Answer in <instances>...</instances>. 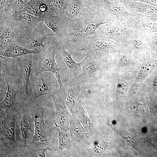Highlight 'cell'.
Instances as JSON below:
<instances>
[{
    "label": "cell",
    "mask_w": 157,
    "mask_h": 157,
    "mask_svg": "<svg viewBox=\"0 0 157 157\" xmlns=\"http://www.w3.org/2000/svg\"><path fill=\"white\" fill-rule=\"evenodd\" d=\"M31 55L24 56L20 61V63L23 80V88L28 95L29 94L28 85L32 65Z\"/></svg>",
    "instance_id": "cell-19"
},
{
    "label": "cell",
    "mask_w": 157,
    "mask_h": 157,
    "mask_svg": "<svg viewBox=\"0 0 157 157\" xmlns=\"http://www.w3.org/2000/svg\"><path fill=\"white\" fill-rule=\"evenodd\" d=\"M136 31L124 26L116 20L101 25L95 34L99 37L114 40L120 45H125L134 36Z\"/></svg>",
    "instance_id": "cell-3"
},
{
    "label": "cell",
    "mask_w": 157,
    "mask_h": 157,
    "mask_svg": "<svg viewBox=\"0 0 157 157\" xmlns=\"http://www.w3.org/2000/svg\"><path fill=\"white\" fill-rule=\"evenodd\" d=\"M143 58V63L134 83H138L144 81L157 65V60L149 57L144 53Z\"/></svg>",
    "instance_id": "cell-20"
},
{
    "label": "cell",
    "mask_w": 157,
    "mask_h": 157,
    "mask_svg": "<svg viewBox=\"0 0 157 157\" xmlns=\"http://www.w3.org/2000/svg\"><path fill=\"white\" fill-rule=\"evenodd\" d=\"M119 45L114 40L99 37L94 34L81 39L77 50L85 51L86 56L99 62L101 58L112 56L119 52Z\"/></svg>",
    "instance_id": "cell-2"
},
{
    "label": "cell",
    "mask_w": 157,
    "mask_h": 157,
    "mask_svg": "<svg viewBox=\"0 0 157 157\" xmlns=\"http://www.w3.org/2000/svg\"><path fill=\"white\" fill-rule=\"evenodd\" d=\"M15 118L11 115L1 117V140L13 145L15 142Z\"/></svg>",
    "instance_id": "cell-12"
},
{
    "label": "cell",
    "mask_w": 157,
    "mask_h": 157,
    "mask_svg": "<svg viewBox=\"0 0 157 157\" xmlns=\"http://www.w3.org/2000/svg\"><path fill=\"white\" fill-rule=\"evenodd\" d=\"M116 20L115 16L101 11L94 6L84 15L68 20L65 44L73 49L81 40L95 34L101 25Z\"/></svg>",
    "instance_id": "cell-1"
},
{
    "label": "cell",
    "mask_w": 157,
    "mask_h": 157,
    "mask_svg": "<svg viewBox=\"0 0 157 157\" xmlns=\"http://www.w3.org/2000/svg\"><path fill=\"white\" fill-rule=\"evenodd\" d=\"M43 1V0H32L25 3L22 9L28 14L39 18L40 6Z\"/></svg>",
    "instance_id": "cell-25"
},
{
    "label": "cell",
    "mask_w": 157,
    "mask_h": 157,
    "mask_svg": "<svg viewBox=\"0 0 157 157\" xmlns=\"http://www.w3.org/2000/svg\"><path fill=\"white\" fill-rule=\"evenodd\" d=\"M42 20L59 39L65 40L68 21L65 13L59 15L51 14L45 16Z\"/></svg>",
    "instance_id": "cell-10"
},
{
    "label": "cell",
    "mask_w": 157,
    "mask_h": 157,
    "mask_svg": "<svg viewBox=\"0 0 157 157\" xmlns=\"http://www.w3.org/2000/svg\"><path fill=\"white\" fill-rule=\"evenodd\" d=\"M24 4L22 0H6L5 9L14 12L22 9Z\"/></svg>",
    "instance_id": "cell-28"
},
{
    "label": "cell",
    "mask_w": 157,
    "mask_h": 157,
    "mask_svg": "<svg viewBox=\"0 0 157 157\" xmlns=\"http://www.w3.org/2000/svg\"><path fill=\"white\" fill-rule=\"evenodd\" d=\"M47 150H50V149L48 147H40L37 150L36 154L38 156L46 157L45 153V151Z\"/></svg>",
    "instance_id": "cell-32"
},
{
    "label": "cell",
    "mask_w": 157,
    "mask_h": 157,
    "mask_svg": "<svg viewBox=\"0 0 157 157\" xmlns=\"http://www.w3.org/2000/svg\"><path fill=\"white\" fill-rule=\"evenodd\" d=\"M69 81L65 103L72 115L77 117L85 111L81 103L82 97L85 89L83 86L74 80H69Z\"/></svg>",
    "instance_id": "cell-5"
},
{
    "label": "cell",
    "mask_w": 157,
    "mask_h": 157,
    "mask_svg": "<svg viewBox=\"0 0 157 157\" xmlns=\"http://www.w3.org/2000/svg\"><path fill=\"white\" fill-rule=\"evenodd\" d=\"M56 127L58 131L57 136L59 139L58 149L61 151L65 152L68 150L70 147L71 142L70 139L66 133L62 130H59L58 128Z\"/></svg>",
    "instance_id": "cell-26"
},
{
    "label": "cell",
    "mask_w": 157,
    "mask_h": 157,
    "mask_svg": "<svg viewBox=\"0 0 157 157\" xmlns=\"http://www.w3.org/2000/svg\"><path fill=\"white\" fill-rule=\"evenodd\" d=\"M94 5L101 11L115 16L118 21L130 28L133 25L137 15L130 13L123 5L115 0H95Z\"/></svg>",
    "instance_id": "cell-4"
},
{
    "label": "cell",
    "mask_w": 157,
    "mask_h": 157,
    "mask_svg": "<svg viewBox=\"0 0 157 157\" xmlns=\"http://www.w3.org/2000/svg\"><path fill=\"white\" fill-rule=\"evenodd\" d=\"M46 72H42L37 75L35 86L31 97L32 100H35L42 95L50 94L53 91L57 90L55 85L54 80Z\"/></svg>",
    "instance_id": "cell-11"
},
{
    "label": "cell",
    "mask_w": 157,
    "mask_h": 157,
    "mask_svg": "<svg viewBox=\"0 0 157 157\" xmlns=\"http://www.w3.org/2000/svg\"><path fill=\"white\" fill-rule=\"evenodd\" d=\"M14 13L13 18L20 24L29 25L41 20L39 18L28 14L22 9Z\"/></svg>",
    "instance_id": "cell-21"
},
{
    "label": "cell",
    "mask_w": 157,
    "mask_h": 157,
    "mask_svg": "<svg viewBox=\"0 0 157 157\" xmlns=\"http://www.w3.org/2000/svg\"><path fill=\"white\" fill-rule=\"evenodd\" d=\"M24 3V4L26 3H27L29 1L32 0H22Z\"/></svg>",
    "instance_id": "cell-35"
},
{
    "label": "cell",
    "mask_w": 157,
    "mask_h": 157,
    "mask_svg": "<svg viewBox=\"0 0 157 157\" xmlns=\"http://www.w3.org/2000/svg\"><path fill=\"white\" fill-rule=\"evenodd\" d=\"M45 109L41 107L35 108L31 111V118L35 123V130L31 144L37 142L48 141V128L44 119Z\"/></svg>",
    "instance_id": "cell-8"
},
{
    "label": "cell",
    "mask_w": 157,
    "mask_h": 157,
    "mask_svg": "<svg viewBox=\"0 0 157 157\" xmlns=\"http://www.w3.org/2000/svg\"><path fill=\"white\" fill-rule=\"evenodd\" d=\"M6 0H0V8L1 14L3 12L6 5Z\"/></svg>",
    "instance_id": "cell-33"
},
{
    "label": "cell",
    "mask_w": 157,
    "mask_h": 157,
    "mask_svg": "<svg viewBox=\"0 0 157 157\" xmlns=\"http://www.w3.org/2000/svg\"><path fill=\"white\" fill-rule=\"evenodd\" d=\"M20 126L23 144L26 147H28L27 142L30 135L31 126L29 117L24 113L22 114Z\"/></svg>",
    "instance_id": "cell-22"
},
{
    "label": "cell",
    "mask_w": 157,
    "mask_h": 157,
    "mask_svg": "<svg viewBox=\"0 0 157 157\" xmlns=\"http://www.w3.org/2000/svg\"><path fill=\"white\" fill-rule=\"evenodd\" d=\"M70 0H47L46 2L50 10L54 14L65 13Z\"/></svg>",
    "instance_id": "cell-23"
},
{
    "label": "cell",
    "mask_w": 157,
    "mask_h": 157,
    "mask_svg": "<svg viewBox=\"0 0 157 157\" xmlns=\"http://www.w3.org/2000/svg\"><path fill=\"white\" fill-rule=\"evenodd\" d=\"M50 95L56 111V122H54L55 124L61 130L67 133L69 129L70 115L65 103L57 90L52 92Z\"/></svg>",
    "instance_id": "cell-6"
},
{
    "label": "cell",
    "mask_w": 157,
    "mask_h": 157,
    "mask_svg": "<svg viewBox=\"0 0 157 157\" xmlns=\"http://www.w3.org/2000/svg\"><path fill=\"white\" fill-rule=\"evenodd\" d=\"M39 53L40 51L36 48L33 49H28L13 43L7 46L4 50L1 51L0 56L3 59H6L10 58H15Z\"/></svg>",
    "instance_id": "cell-16"
},
{
    "label": "cell",
    "mask_w": 157,
    "mask_h": 157,
    "mask_svg": "<svg viewBox=\"0 0 157 157\" xmlns=\"http://www.w3.org/2000/svg\"><path fill=\"white\" fill-rule=\"evenodd\" d=\"M17 39V33L11 30L8 27L3 29L0 35V46H8L16 42Z\"/></svg>",
    "instance_id": "cell-24"
},
{
    "label": "cell",
    "mask_w": 157,
    "mask_h": 157,
    "mask_svg": "<svg viewBox=\"0 0 157 157\" xmlns=\"http://www.w3.org/2000/svg\"><path fill=\"white\" fill-rule=\"evenodd\" d=\"M69 129L71 136L76 141L84 144L87 141L88 133L79 120L72 115L69 116Z\"/></svg>",
    "instance_id": "cell-17"
},
{
    "label": "cell",
    "mask_w": 157,
    "mask_h": 157,
    "mask_svg": "<svg viewBox=\"0 0 157 157\" xmlns=\"http://www.w3.org/2000/svg\"><path fill=\"white\" fill-rule=\"evenodd\" d=\"M60 52L69 71L70 80L75 78L78 74L81 68L82 61L78 63L75 62L72 58L71 54L66 50L64 45H61Z\"/></svg>",
    "instance_id": "cell-18"
},
{
    "label": "cell",
    "mask_w": 157,
    "mask_h": 157,
    "mask_svg": "<svg viewBox=\"0 0 157 157\" xmlns=\"http://www.w3.org/2000/svg\"><path fill=\"white\" fill-rule=\"evenodd\" d=\"M123 5L129 13L133 14L141 13L146 17L157 16V7L147 3L128 0Z\"/></svg>",
    "instance_id": "cell-14"
},
{
    "label": "cell",
    "mask_w": 157,
    "mask_h": 157,
    "mask_svg": "<svg viewBox=\"0 0 157 157\" xmlns=\"http://www.w3.org/2000/svg\"><path fill=\"white\" fill-rule=\"evenodd\" d=\"M5 76L7 90L4 99L0 103L1 117L6 116V114L8 115L7 114L13 110L17 103L16 90L9 84L5 75Z\"/></svg>",
    "instance_id": "cell-15"
},
{
    "label": "cell",
    "mask_w": 157,
    "mask_h": 157,
    "mask_svg": "<svg viewBox=\"0 0 157 157\" xmlns=\"http://www.w3.org/2000/svg\"><path fill=\"white\" fill-rule=\"evenodd\" d=\"M94 6V3L86 0H70L65 11L68 20L84 15Z\"/></svg>",
    "instance_id": "cell-13"
},
{
    "label": "cell",
    "mask_w": 157,
    "mask_h": 157,
    "mask_svg": "<svg viewBox=\"0 0 157 157\" xmlns=\"http://www.w3.org/2000/svg\"><path fill=\"white\" fill-rule=\"evenodd\" d=\"M56 51V45L51 44L40 60L39 70L37 75L43 72L52 73L55 75L59 87L62 88L63 86L61 79L59 68L55 61Z\"/></svg>",
    "instance_id": "cell-7"
},
{
    "label": "cell",
    "mask_w": 157,
    "mask_h": 157,
    "mask_svg": "<svg viewBox=\"0 0 157 157\" xmlns=\"http://www.w3.org/2000/svg\"><path fill=\"white\" fill-rule=\"evenodd\" d=\"M149 141L157 150V133L151 134L148 138Z\"/></svg>",
    "instance_id": "cell-31"
},
{
    "label": "cell",
    "mask_w": 157,
    "mask_h": 157,
    "mask_svg": "<svg viewBox=\"0 0 157 157\" xmlns=\"http://www.w3.org/2000/svg\"><path fill=\"white\" fill-rule=\"evenodd\" d=\"M100 138L97 139V142L93 148V153L95 155H99L102 153L105 149V144L102 140H99Z\"/></svg>",
    "instance_id": "cell-29"
},
{
    "label": "cell",
    "mask_w": 157,
    "mask_h": 157,
    "mask_svg": "<svg viewBox=\"0 0 157 157\" xmlns=\"http://www.w3.org/2000/svg\"><path fill=\"white\" fill-rule=\"evenodd\" d=\"M132 62L131 59L125 55H122L119 56V65L121 67H125L130 65Z\"/></svg>",
    "instance_id": "cell-30"
},
{
    "label": "cell",
    "mask_w": 157,
    "mask_h": 157,
    "mask_svg": "<svg viewBox=\"0 0 157 157\" xmlns=\"http://www.w3.org/2000/svg\"><path fill=\"white\" fill-rule=\"evenodd\" d=\"M47 36L39 35H32L28 40V43L29 47L32 48L40 46L44 47V42Z\"/></svg>",
    "instance_id": "cell-27"
},
{
    "label": "cell",
    "mask_w": 157,
    "mask_h": 157,
    "mask_svg": "<svg viewBox=\"0 0 157 157\" xmlns=\"http://www.w3.org/2000/svg\"><path fill=\"white\" fill-rule=\"evenodd\" d=\"M82 61L81 69L78 76L73 79L84 86L95 81L100 66L98 61L86 56Z\"/></svg>",
    "instance_id": "cell-9"
},
{
    "label": "cell",
    "mask_w": 157,
    "mask_h": 157,
    "mask_svg": "<svg viewBox=\"0 0 157 157\" xmlns=\"http://www.w3.org/2000/svg\"><path fill=\"white\" fill-rule=\"evenodd\" d=\"M118 0L119 1H121V2L122 3H124L128 0Z\"/></svg>",
    "instance_id": "cell-36"
},
{
    "label": "cell",
    "mask_w": 157,
    "mask_h": 157,
    "mask_svg": "<svg viewBox=\"0 0 157 157\" xmlns=\"http://www.w3.org/2000/svg\"><path fill=\"white\" fill-rule=\"evenodd\" d=\"M153 88L155 92H157V74L153 82Z\"/></svg>",
    "instance_id": "cell-34"
}]
</instances>
